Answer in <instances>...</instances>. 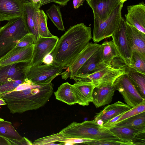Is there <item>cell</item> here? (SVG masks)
<instances>
[{"label":"cell","instance_id":"6da1fadb","mask_svg":"<svg viewBox=\"0 0 145 145\" xmlns=\"http://www.w3.org/2000/svg\"><path fill=\"white\" fill-rule=\"evenodd\" d=\"M92 37L91 28L84 23L71 27L59 39L51 53L54 61L64 69L69 66Z\"/></svg>","mask_w":145,"mask_h":145},{"label":"cell","instance_id":"7a4b0ae2","mask_svg":"<svg viewBox=\"0 0 145 145\" xmlns=\"http://www.w3.org/2000/svg\"><path fill=\"white\" fill-rule=\"evenodd\" d=\"M53 91L51 82L40 85L30 83L24 89L1 95L11 113L21 114L44 106L49 101Z\"/></svg>","mask_w":145,"mask_h":145},{"label":"cell","instance_id":"3957f363","mask_svg":"<svg viewBox=\"0 0 145 145\" xmlns=\"http://www.w3.org/2000/svg\"><path fill=\"white\" fill-rule=\"evenodd\" d=\"M49 138L51 143L59 142L61 144L72 139H84L119 142L131 145L120 139L108 128L99 125L95 119L81 123L73 122L59 132L49 135Z\"/></svg>","mask_w":145,"mask_h":145},{"label":"cell","instance_id":"277c9868","mask_svg":"<svg viewBox=\"0 0 145 145\" xmlns=\"http://www.w3.org/2000/svg\"><path fill=\"white\" fill-rule=\"evenodd\" d=\"M126 65L121 59L114 58L110 64L87 75H75L70 78L76 82L89 83L97 85L113 83L119 76L125 73Z\"/></svg>","mask_w":145,"mask_h":145},{"label":"cell","instance_id":"5b68a950","mask_svg":"<svg viewBox=\"0 0 145 145\" xmlns=\"http://www.w3.org/2000/svg\"><path fill=\"white\" fill-rule=\"evenodd\" d=\"M23 16L11 20L0 27V58L12 49L29 33Z\"/></svg>","mask_w":145,"mask_h":145},{"label":"cell","instance_id":"8992f818","mask_svg":"<svg viewBox=\"0 0 145 145\" xmlns=\"http://www.w3.org/2000/svg\"><path fill=\"white\" fill-rule=\"evenodd\" d=\"M123 3L119 4L104 21L94 19L93 35L94 42H99L111 37L118 28L121 20Z\"/></svg>","mask_w":145,"mask_h":145},{"label":"cell","instance_id":"52a82bcc","mask_svg":"<svg viewBox=\"0 0 145 145\" xmlns=\"http://www.w3.org/2000/svg\"><path fill=\"white\" fill-rule=\"evenodd\" d=\"M63 69L54 61L50 64L29 66L25 79L35 85L47 84L61 74Z\"/></svg>","mask_w":145,"mask_h":145},{"label":"cell","instance_id":"ba28073f","mask_svg":"<svg viewBox=\"0 0 145 145\" xmlns=\"http://www.w3.org/2000/svg\"><path fill=\"white\" fill-rule=\"evenodd\" d=\"M113 85L116 90L122 95L126 104L131 108L145 101V99L140 96L125 73L118 77Z\"/></svg>","mask_w":145,"mask_h":145},{"label":"cell","instance_id":"9c48e42d","mask_svg":"<svg viewBox=\"0 0 145 145\" xmlns=\"http://www.w3.org/2000/svg\"><path fill=\"white\" fill-rule=\"evenodd\" d=\"M59 39L55 36L51 37H40L34 44L33 56L29 66L41 65L44 57L54 50Z\"/></svg>","mask_w":145,"mask_h":145},{"label":"cell","instance_id":"30bf717a","mask_svg":"<svg viewBox=\"0 0 145 145\" xmlns=\"http://www.w3.org/2000/svg\"><path fill=\"white\" fill-rule=\"evenodd\" d=\"M125 22L122 17L118 28L111 37L120 57L126 65L129 66L132 49L126 37Z\"/></svg>","mask_w":145,"mask_h":145},{"label":"cell","instance_id":"8fae6325","mask_svg":"<svg viewBox=\"0 0 145 145\" xmlns=\"http://www.w3.org/2000/svg\"><path fill=\"white\" fill-rule=\"evenodd\" d=\"M29 62H18L0 65V84L13 80H25Z\"/></svg>","mask_w":145,"mask_h":145},{"label":"cell","instance_id":"7c38bea8","mask_svg":"<svg viewBox=\"0 0 145 145\" xmlns=\"http://www.w3.org/2000/svg\"><path fill=\"white\" fill-rule=\"evenodd\" d=\"M101 44L89 42L80 53L72 63L65 67L66 70L61 74L63 79L66 80L76 74L78 71L87 60L100 47Z\"/></svg>","mask_w":145,"mask_h":145},{"label":"cell","instance_id":"4fadbf2b","mask_svg":"<svg viewBox=\"0 0 145 145\" xmlns=\"http://www.w3.org/2000/svg\"><path fill=\"white\" fill-rule=\"evenodd\" d=\"M23 5L22 16L29 33L34 36L36 42L39 38L38 25L40 7L38 3H23Z\"/></svg>","mask_w":145,"mask_h":145},{"label":"cell","instance_id":"5bb4252c","mask_svg":"<svg viewBox=\"0 0 145 145\" xmlns=\"http://www.w3.org/2000/svg\"><path fill=\"white\" fill-rule=\"evenodd\" d=\"M34 44L13 48L0 58V65H5L18 62H30L33 55Z\"/></svg>","mask_w":145,"mask_h":145},{"label":"cell","instance_id":"9a60e30c","mask_svg":"<svg viewBox=\"0 0 145 145\" xmlns=\"http://www.w3.org/2000/svg\"><path fill=\"white\" fill-rule=\"evenodd\" d=\"M121 3L120 0H91L88 4L92 10L94 19L104 21Z\"/></svg>","mask_w":145,"mask_h":145},{"label":"cell","instance_id":"2e32d148","mask_svg":"<svg viewBox=\"0 0 145 145\" xmlns=\"http://www.w3.org/2000/svg\"><path fill=\"white\" fill-rule=\"evenodd\" d=\"M125 22L145 34V5L143 2L127 7Z\"/></svg>","mask_w":145,"mask_h":145},{"label":"cell","instance_id":"e0dca14e","mask_svg":"<svg viewBox=\"0 0 145 145\" xmlns=\"http://www.w3.org/2000/svg\"><path fill=\"white\" fill-rule=\"evenodd\" d=\"M131 108L127 104L118 101L107 105L97 113L94 119L99 125L102 126L108 121Z\"/></svg>","mask_w":145,"mask_h":145},{"label":"cell","instance_id":"ac0fdd59","mask_svg":"<svg viewBox=\"0 0 145 145\" xmlns=\"http://www.w3.org/2000/svg\"><path fill=\"white\" fill-rule=\"evenodd\" d=\"M23 3L19 0H0V21H9L22 16Z\"/></svg>","mask_w":145,"mask_h":145},{"label":"cell","instance_id":"d6986e66","mask_svg":"<svg viewBox=\"0 0 145 145\" xmlns=\"http://www.w3.org/2000/svg\"><path fill=\"white\" fill-rule=\"evenodd\" d=\"M113 83L99 85L94 88L92 102L96 108L109 104L111 102L116 90Z\"/></svg>","mask_w":145,"mask_h":145},{"label":"cell","instance_id":"ffe728a7","mask_svg":"<svg viewBox=\"0 0 145 145\" xmlns=\"http://www.w3.org/2000/svg\"><path fill=\"white\" fill-rule=\"evenodd\" d=\"M125 33L132 49L145 54V34L125 22Z\"/></svg>","mask_w":145,"mask_h":145},{"label":"cell","instance_id":"44dd1931","mask_svg":"<svg viewBox=\"0 0 145 145\" xmlns=\"http://www.w3.org/2000/svg\"><path fill=\"white\" fill-rule=\"evenodd\" d=\"M77 104L84 106H88L93 100V93L97 85L89 83L75 82L72 85Z\"/></svg>","mask_w":145,"mask_h":145},{"label":"cell","instance_id":"7402d4cb","mask_svg":"<svg viewBox=\"0 0 145 145\" xmlns=\"http://www.w3.org/2000/svg\"><path fill=\"white\" fill-rule=\"evenodd\" d=\"M108 65H109L104 63L102 60L100 47L82 66L76 75H84L91 74Z\"/></svg>","mask_w":145,"mask_h":145},{"label":"cell","instance_id":"603a6c76","mask_svg":"<svg viewBox=\"0 0 145 145\" xmlns=\"http://www.w3.org/2000/svg\"><path fill=\"white\" fill-rule=\"evenodd\" d=\"M54 93L57 100L68 105L77 104L73 86L68 82L61 84Z\"/></svg>","mask_w":145,"mask_h":145},{"label":"cell","instance_id":"cb8c5ba5","mask_svg":"<svg viewBox=\"0 0 145 145\" xmlns=\"http://www.w3.org/2000/svg\"><path fill=\"white\" fill-rule=\"evenodd\" d=\"M125 73L140 96L145 99V74L127 65Z\"/></svg>","mask_w":145,"mask_h":145},{"label":"cell","instance_id":"d4e9b609","mask_svg":"<svg viewBox=\"0 0 145 145\" xmlns=\"http://www.w3.org/2000/svg\"><path fill=\"white\" fill-rule=\"evenodd\" d=\"M110 131L120 139L133 145L132 142L140 133L145 131L124 126H114L108 128Z\"/></svg>","mask_w":145,"mask_h":145},{"label":"cell","instance_id":"484cf974","mask_svg":"<svg viewBox=\"0 0 145 145\" xmlns=\"http://www.w3.org/2000/svg\"><path fill=\"white\" fill-rule=\"evenodd\" d=\"M114 126L127 127L145 131V111L119 122Z\"/></svg>","mask_w":145,"mask_h":145},{"label":"cell","instance_id":"4316f807","mask_svg":"<svg viewBox=\"0 0 145 145\" xmlns=\"http://www.w3.org/2000/svg\"><path fill=\"white\" fill-rule=\"evenodd\" d=\"M101 49L102 60L106 64H110L115 58L121 57L112 40L103 42L101 44Z\"/></svg>","mask_w":145,"mask_h":145},{"label":"cell","instance_id":"83f0119b","mask_svg":"<svg viewBox=\"0 0 145 145\" xmlns=\"http://www.w3.org/2000/svg\"><path fill=\"white\" fill-rule=\"evenodd\" d=\"M0 136L9 140H21L24 138L9 121L4 120L0 122Z\"/></svg>","mask_w":145,"mask_h":145},{"label":"cell","instance_id":"f1b7e54d","mask_svg":"<svg viewBox=\"0 0 145 145\" xmlns=\"http://www.w3.org/2000/svg\"><path fill=\"white\" fill-rule=\"evenodd\" d=\"M128 66L145 74V54L136 50H132L130 64Z\"/></svg>","mask_w":145,"mask_h":145},{"label":"cell","instance_id":"f546056e","mask_svg":"<svg viewBox=\"0 0 145 145\" xmlns=\"http://www.w3.org/2000/svg\"><path fill=\"white\" fill-rule=\"evenodd\" d=\"M46 13L49 18L59 30L62 31L65 30L62 15L59 6L53 5L46 11Z\"/></svg>","mask_w":145,"mask_h":145},{"label":"cell","instance_id":"4dcf8cb0","mask_svg":"<svg viewBox=\"0 0 145 145\" xmlns=\"http://www.w3.org/2000/svg\"><path fill=\"white\" fill-rule=\"evenodd\" d=\"M48 17L44 12L40 10L38 25V34L40 37H54L50 32L47 26Z\"/></svg>","mask_w":145,"mask_h":145},{"label":"cell","instance_id":"1f68e13d","mask_svg":"<svg viewBox=\"0 0 145 145\" xmlns=\"http://www.w3.org/2000/svg\"><path fill=\"white\" fill-rule=\"evenodd\" d=\"M145 111V101L125 112L113 124L112 126L123 120Z\"/></svg>","mask_w":145,"mask_h":145},{"label":"cell","instance_id":"d6a6232c","mask_svg":"<svg viewBox=\"0 0 145 145\" xmlns=\"http://www.w3.org/2000/svg\"><path fill=\"white\" fill-rule=\"evenodd\" d=\"M25 80H17L0 84V95L12 91Z\"/></svg>","mask_w":145,"mask_h":145},{"label":"cell","instance_id":"836d02e7","mask_svg":"<svg viewBox=\"0 0 145 145\" xmlns=\"http://www.w3.org/2000/svg\"><path fill=\"white\" fill-rule=\"evenodd\" d=\"M35 42L34 36L29 33L20 39L14 48L24 47L29 44H35Z\"/></svg>","mask_w":145,"mask_h":145},{"label":"cell","instance_id":"e575fe53","mask_svg":"<svg viewBox=\"0 0 145 145\" xmlns=\"http://www.w3.org/2000/svg\"><path fill=\"white\" fill-rule=\"evenodd\" d=\"M85 144L88 145H126L123 143L119 142L110 141H107L93 140L91 141L87 142Z\"/></svg>","mask_w":145,"mask_h":145},{"label":"cell","instance_id":"d590c367","mask_svg":"<svg viewBox=\"0 0 145 145\" xmlns=\"http://www.w3.org/2000/svg\"><path fill=\"white\" fill-rule=\"evenodd\" d=\"M7 140L10 142L11 145H32L31 141L24 137V138L21 140Z\"/></svg>","mask_w":145,"mask_h":145},{"label":"cell","instance_id":"8d00e7d4","mask_svg":"<svg viewBox=\"0 0 145 145\" xmlns=\"http://www.w3.org/2000/svg\"><path fill=\"white\" fill-rule=\"evenodd\" d=\"M70 0H40L39 2L40 6H41L51 2H54L59 5L64 6Z\"/></svg>","mask_w":145,"mask_h":145},{"label":"cell","instance_id":"74e56055","mask_svg":"<svg viewBox=\"0 0 145 145\" xmlns=\"http://www.w3.org/2000/svg\"><path fill=\"white\" fill-rule=\"evenodd\" d=\"M124 112H123L119 115L110 120L104 123L102 126L107 128H109L112 127L113 124L120 118Z\"/></svg>","mask_w":145,"mask_h":145},{"label":"cell","instance_id":"f35d334b","mask_svg":"<svg viewBox=\"0 0 145 145\" xmlns=\"http://www.w3.org/2000/svg\"><path fill=\"white\" fill-rule=\"evenodd\" d=\"M53 62V57L51 54L46 56L42 60L43 63H44L45 64H50Z\"/></svg>","mask_w":145,"mask_h":145},{"label":"cell","instance_id":"ab89813d","mask_svg":"<svg viewBox=\"0 0 145 145\" xmlns=\"http://www.w3.org/2000/svg\"><path fill=\"white\" fill-rule=\"evenodd\" d=\"M84 2V0H73V4L74 8L76 9L82 5Z\"/></svg>","mask_w":145,"mask_h":145},{"label":"cell","instance_id":"60d3db41","mask_svg":"<svg viewBox=\"0 0 145 145\" xmlns=\"http://www.w3.org/2000/svg\"><path fill=\"white\" fill-rule=\"evenodd\" d=\"M11 145L10 142L6 138L0 136V145Z\"/></svg>","mask_w":145,"mask_h":145},{"label":"cell","instance_id":"b9f144b4","mask_svg":"<svg viewBox=\"0 0 145 145\" xmlns=\"http://www.w3.org/2000/svg\"><path fill=\"white\" fill-rule=\"evenodd\" d=\"M6 101L2 97V95H0V106L7 105Z\"/></svg>","mask_w":145,"mask_h":145},{"label":"cell","instance_id":"7bdbcfd3","mask_svg":"<svg viewBox=\"0 0 145 145\" xmlns=\"http://www.w3.org/2000/svg\"><path fill=\"white\" fill-rule=\"evenodd\" d=\"M23 3H33L32 0H19Z\"/></svg>","mask_w":145,"mask_h":145},{"label":"cell","instance_id":"ee69618b","mask_svg":"<svg viewBox=\"0 0 145 145\" xmlns=\"http://www.w3.org/2000/svg\"><path fill=\"white\" fill-rule=\"evenodd\" d=\"M40 0H32V1L34 3H36Z\"/></svg>","mask_w":145,"mask_h":145},{"label":"cell","instance_id":"f6af8a7d","mask_svg":"<svg viewBox=\"0 0 145 145\" xmlns=\"http://www.w3.org/2000/svg\"><path fill=\"white\" fill-rule=\"evenodd\" d=\"M123 3L127 0H120Z\"/></svg>","mask_w":145,"mask_h":145},{"label":"cell","instance_id":"bcb514c9","mask_svg":"<svg viewBox=\"0 0 145 145\" xmlns=\"http://www.w3.org/2000/svg\"><path fill=\"white\" fill-rule=\"evenodd\" d=\"M87 1L88 4L89 3L91 0H86Z\"/></svg>","mask_w":145,"mask_h":145},{"label":"cell","instance_id":"7dc6e473","mask_svg":"<svg viewBox=\"0 0 145 145\" xmlns=\"http://www.w3.org/2000/svg\"><path fill=\"white\" fill-rule=\"evenodd\" d=\"M3 120H4L2 118H0V122L3 121Z\"/></svg>","mask_w":145,"mask_h":145}]
</instances>
